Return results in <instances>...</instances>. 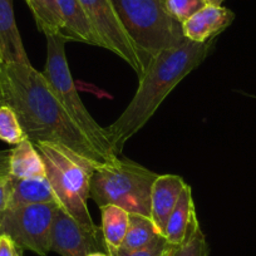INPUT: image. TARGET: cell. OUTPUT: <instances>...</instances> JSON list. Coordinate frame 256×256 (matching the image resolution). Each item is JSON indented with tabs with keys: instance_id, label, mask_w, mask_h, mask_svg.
Listing matches in <instances>:
<instances>
[{
	"instance_id": "cell-9",
	"label": "cell",
	"mask_w": 256,
	"mask_h": 256,
	"mask_svg": "<svg viewBox=\"0 0 256 256\" xmlns=\"http://www.w3.org/2000/svg\"><path fill=\"white\" fill-rule=\"evenodd\" d=\"M50 250L62 256H88L96 251L107 252L103 236H94L83 230L60 208L54 216Z\"/></svg>"
},
{
	"instance_id": "cell-6",
	"label": "cell",
	"mask_w": 256,
	"mask_h": 256,
	"mask_svg": "<svg viewBox=\"0 0 256 256\" xmlns=\"http://www.w3.org/2000/svg\"><path fill=\"white\" fill-rule=\"evenodd\" d=\"M67 42L60 34L46 36V59L42 73L54 96L58 98L73 122L87 136L93 147L104 157L106 161L112 160L117 157V154L110 146L107 130L96 122L78 94L66 56Z\"/></svg>"
},
{
	"instance_id": "cell-22",
	"label": "cell",
	"mask_w": 256,
	"mask_h": 256,
	"mask_svg": "<svg viewBox=\"0 0 256 256\" xmlns=\"http://www.w3.org/2000/svg\"><path fill=\"white\" fill-rule=\"evenodd\" d=\"M171 244L166 238L158 235L151 244L136 250H123V248H107L108 256H167Z\"/></svg>"
},
{
	"instance_id": "cell-26",
	"label": "cell",
	"mask_w": 256,
	"mask_h": 256,
	"mask_svg": "<svg viewBox=\"0 0 256 256\" xmlns=\"http://www.w3.org/2000/svg\"><path fill=\"white\" fill-rule=\"evenodd\" d=\"M9 156L10 151H0V182L10 177L9 174Z\"/></svg>"
},
{
	"instance_id": "cell-5",
	"label": "cell",
	"mask_w": 256,
	"mask_h": 256,
	"mask_svg": "<svg viewBox=\"0 0 256 256\" xmlns=\"http://www.w3.org/2000/svg\"><path fill=\"white\" fill-rule=\"evenodd\" d=\"M123 28L144 63L184 40L182 24L168 13L166 0H110Z\"/></svg>"
},
{
	"instance_id": "cell-25",
	"label": "cell",
	"mask_w": 256,
	"mask_h": 256,
	"mask_svg": "<svg viewBox=\"0 0 256 256\" xmlns=\"http://www.w3.org/2000/svg\"><path fill=\"white\" fill-rule=\"evenodd\" d=\"M9 195H10V177L0 182V215L8 208Z\"/></svg>"
},
{
	"instance_id": "cell-15",
	"label": "cell",
	"mask_w": 256,
	"mask_h": 256,
	"mask_svg": "<svg viewBox=\"0 0 256 256\" xmlns=\"http://www.w3.org/2000/svg\"><path fill=\"white\" fill-rule=\"evenodd\" d=\"M196 218H198V215H196L195 204L192 198V190L186 184L174 211L170 215L164 236L171 245H180L186 238L188 228Z\"/></svg>"
},
{
	"instance_id": "cell-23",
	"label": "cell",
	"mask_w": 256,
	"mask_h": 256,
	"mask_svg": "<svg viewBox=\"0 0 256 256\" xmlns=\"http://www.w3.org/2000/svg\"><path fill=\"white\" fill-rule=\"evenodd\" d=\"M206 6V0H166L168 13L181 24Z\"/></svg>"
},
{
	"instance_id": "cell-21",
	"label": "cell",
	"mask_w": 256,
	"mask_h": 256,
	"mask_svg": "<svg viewBox=\"0 0 256 256\" xmlns=\"http://www.w3.org/2000/svg\"><path fill=\"white\" fill-rule=\"evenodd\" d=\"M26 140V134L18 120V116L8 104H0V141L18 144Z\"/></svg>"
},
{
	"instance_id": "cell-30",
	"label": "cell",
	"mask_w": 256,
	"mask_h": 256,
	"mask_svg": "<svg viewBox=\"0 0 256 256\" xmlns=\"http://www.w3.org/2000/svg\"><path fill=\"white\" fill-rule=\"evenodd\" d=\"M0 104H2V100H0Z\"/></svg>"
},
{
	"instance_id": "cell-14",
	"label": "cell",
	"mask_w": 256,
	"mask_h": 256,
	"mask_svg": "<svg viewBox=\"0 0 256 256\" xmlns=\"http://www.w3.org/2000/svg\"><path fill=\"white\" fill-rule=\"evenodd\" d=\"M9 174L13 178H42L46 177V164L36 144L28 138L10 151Z\"/></svg>"
},
{
	"instance_id": "cell-18",
	"label": "cell",
	"mask_w": 256,
	"mask_h": 256,
	"mask_svg": "<svg viewBox=\"0 0 256 256\" xmlns=\"http://www.w3.org/2000/svg\"><path fill=\"white\" fill-rule=\"evenodd\" d=\"M36 26L46 36L62 33L63 22L56 0H26Z\"/></svg>"
},
{
	"instance_id": "cell-27",
	"label": "cell",
	"mask_w": 256,
	"mask_h": 256,
	"mask_svg": "<svg viewBox=\"0 0 256 256\" xmlns=\"http://www.w3.org/2000/svg\"><path fill=\"white\" fill-rule=\"evenodd\" d=\"M224 0H206V3L208 4H212V6H221Z\"/></svg>"
},
{
	"instance_id": "cell-17",
	"label": "cell",
	"mask_w": 256,
	"mask_h": 256,
	"mask_svg": "<svg viewBox=\"0 0 256 256\" xmlns=\"http://www.w3.org/2000/svg\"><path fill=\"white\" fill-rule=\"evenodd\" d=\"M100 208L102 214V235L107 248H120L130 224V212L116 205H106Z\"/></svg>"
},
{
	"instance_id": "cell-19",
	"label": "cell",
	"mask_w": 256,
	"mask_h": 256,
	"mask_svg": "<svg viewBox=\"0 0 256 256\" xmlns=\"http://www.w3.org/2000/svg\"><path fill=\"white\" fill-rule=\"evenodd\" d=\"M161 234L157 231L152 220L138 214H130V224L120 248L136 250L151 244Z\"/></svg>"
},
{
	"instance_id": "cell-16",
	"label": "cell",
	"mask_w": 256,
	"mask_h": 256,
	"mask_svg": "<svg viewBox=\"0 0 256 256\" xmlns=\"http://www.w3.org/2000/svg\"><path fill=\"white\" fill-rule=\"evenodd\" d=\"M56 201L53 190L46 177L42 178H13L10 177V195L8 208Z\"/></svg>"
},
{
	"instance_id": "cell-20",
	"label": "cell",
	"mask_w": 256,
	"mask_h": 256,
	"mask_svg": "<svg viewBox=\"0 0 256 256\" xmlns=\"http://www.w3.org/2000/svg\"><path fill=\"white\" fill-rule=\"evenodd\" d=\"M167 256H208V241L201 230L198 218L191 224L186 238L180 245H171Z\"/></svg>"
},
{
	"instance_id": "cell-12",
	"label": "cell",
	"mask_w": 256,
	"mask_h": 256,
	"mask_svg": "<svg viewBox=\"0 0 256 256\" xmlns=\"http://www.w3.org/2000/svg\"><path fill=\"white\" fill-rule=\"evenodd\" d=\"M56 3L63 22L62 36L68 42H80L104 48L80 0H56Z\"/></svg>"
},
{
	"instance_id": "cell-13",
	"label": "cell",
	"mask_w": 256,
	"mask_h": 256,
	"mask_svg": "<svg viewBox=\"0 0 256 256\" xmlns=\"http://www.w3.org/2000/svg\"><path fill=\"white\" fill-rule=\"evenodd\" d=\"M0 50L4 63L30 64L16 23L13 0H0Z\"/></svg>"
},
{
	"instance_id": "cell-8",
	"label": "cell",
	"mask_w": 256,
	"mask_h": 256,
	"mask_svg": "<svg viewBox=\"0 0 256 256\" xmlns=\"http://www.w3.org/2000/svg\"><path fill=\"white\" fill-rule=\"evenodd\" d=\"M93 28L108 49L136 72L138 78L144 74L146 63L123 28L110 0H80Z\"/></svg>"
},
{
	"instance_id": "cell-7",
	"label": "cell",
	"mask_w": 256,
	"mask_h": 256,
	"mask_svg": "<svg viewBox=\"0 0 256 256\" xmlns=\"http://www.w3.org/2000/svg\"><path fill=\"white\" fill-rule=\"evenodd\" d=\"M58 208L56 201L8 208L0 215V235L8 236L22 250L48 255L52 251V228Z\"/></svg>"
},
{
	"instance_id": "cell-2",
	"label": "cell",
	"mask_w": 256,
	"mask_h": 256,
	"mask_svg": "<svg viewBox=\"0 0 256 256\" xmlns=\"http://www.w3.org/2000/svg\"><path fill=\"white\" fill-rule=\"evenodd\" d=\"M214 40L196 43L184 38L182 43L161 50L150 58L138 88L122 114L106 127L110 146L117 156L130 138L151 120L164 98L188 73L198 68L212 48Z\"/></svg>"
},
{
	"instance_id": "cell-24",
	"label": "cell",
	"mask_w": 256,
	"mask_h": 256,
	"mask_svg": "<svg viewBox=\"0 0 256 256\" xmlns=\"http://www.w3.org/2000/svg\"><path fill=\"white\" fill-rule=\"evenodd\" d=\"M0 256H23L22 248L6 235H0Z\"/></svg>"
},
{
	"instance_id": "cell-3",
	"label": "cell",
	"mask_w": 256,
	"mask_h": 256,
	"mask_svg": "<svg viewBox=\"0 0 256 256\" xmlns=\"http://www.w3.org/2000/svg\"><path fill=\"white\" fill-rule=\"evenodd\" d=\"M46 164V177L53 190L59 208L67 212L83 230L94 236H103L93 222L88 210L90 178L100 162L90 161L56 144H36Z\"/></svg>"
},
{
	"instance_id": "cell-10",
	"label": "cell",
	"mask_w": 256,
	"mask_h": 256,
	"mask_svg": "<svg viewBox=\"0 0 256 256\" xmlns=\"http://www.w3.org/2000/svg\"><path fill=\"white\" fill-rule=\"evenodd\" d=\"M234 19L235 14L230 9L208 4L182 23V34L191 42L208 43L228 28Z\"/></svg>"
},
{
	"instance_id": "cell-1",
	"label": "cell",
	"mask_w": 256,
	"mask_h": 256,
	"mask_svg": "<svg viewBox=\"0 0 256 256\" xmlns=\"http://www.w3.org/2000/svg\"><path fill=\"white\" fill-rule=\"evenodd\" d=\"M0 100L13 108L34 144H56L90 161H106L66 112L43 73L32 64H0Z\"/></svg>"
},
{
	"instance_id": "cell-29",
	"label": "cell",
	"mask_w": 256,
	"mask_h": 256,
	"mask_svg": "<svg viewBox=\"0 0 256 256\" xmlns=\"http://www.w3.org/2000/svg\"><path fill=\"white\" fill-rule=\"evenodd\" d=\"M4 60H3V56H2V50H0V64H3Z\"/></svg>"
},
{
	"instance_id": "cell-11",
	"label": "cell",
	"mask_w": 256,
	"mask_h": 256,
	"mask_svg": "<svg viewBox=\"0 0 256 256\" xmlns=\"http://www.w3.org/2000/svg\"><path fill=\"white\" fill-rule=\"evenodd\" d=\"M184 186L186 182L177 174H158L152 184L150 218L162 236Z\"/></svg>"
},
{
	"instance_id": "cell-4",
	"label": "cell",
	"mask_w": 256,
	"mask_h": 256,
	"mask_svg": "<svg viewBox=\"0 0 256 256\" xmlns=\"http://www.w3.org/2000/svg\"><path fill=\"white\" fill-rule=\"evenodd\" d=\"M157 176L137 162L117 156L94 167L90 198L98 208L116 205L130 214L150 218L152 184Z\"/></svg>"
},
{
	"instance_id": "cell-28",
	"label": "cell",
	"mask_w": 256,
	"mask_h": 256,
	"mask_svg": "<svg viewBox=\"0 0 256 256\" xmlns=\"http://www.w3.org/2000/svg\"><path fill=\"white\" fill-rule=\"evenodd\" d=\"M88 256H108L107 252H103V251H96V252H92Z\"/></svg>"
}]
</instances>
